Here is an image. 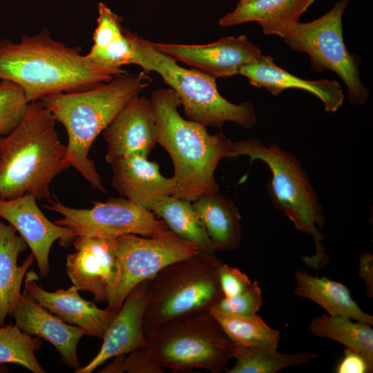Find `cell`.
<instances>
[{
    "label": "cell",
    "mask_w": 373,
    "mask_h": 373,
    "mask_svg": "<svg viewBox=\"0 0 373 373\" xmlns=\"http://www.w3.org/2000/svg\"><path fill=\"white\" fill-rule=\"evenodd\" d=\"M295 280L294 294L316 303L328 315L373 325V316L361 309L344 284L325 276H313L303 271L296 272Z\"/></svg>",
    "instance_id": "obj_24"
},
{
    "label": "cell",
    "mask_w": 373,
    "mask_h": 373,
    "mask_svg": "<svg viewBox=\"0 0 373 373\" xmlns=\"http://www.w3.org/2000/svg\"><path fill=\"white\" fill-rule=\"evenodd\" d=\"M147 281L141 282L129 292L106 331L99 352L76 373H90L108 359L147 346L143 330Z\"/></svg>",
    "instance_id": "obj_17"
},
{
    "label": "cell",
    "mask_w": 373,
    "mask_h": 373,
    "mask_svg": "<svg viewBox=\"0 0 373 373\" xmlns=\"http://www.w3.org/2000/svg\"><path fill=\"white\" fill-rule=\"evenodd\" d=\"M75 251L66 256V273L79 291L92 294L94 300L107 302L118 278L116 238L75 236Z\"/></svg>",
    "instance_id": "obj_12"
},
{
    "label": "cell",
    "mask_w": 373,
    "mask_h": 373,
    "mask_svg": "<svg viewBox=\"0 0 373 373\" xmlns=\"http://www.w3.org/2000/svg\"><path fill=\"white\" fill-rule=\"evenodd\" d=\"M159 51L215 79L239 74L240 69L260 59L264 55L246 35L225 37L203 44L153 42Z\"/></svg>",
    "instance_id": "obj_13"
},
{
    "label": "cell",
    "mask_w": 373,
    "mask_h": 373,
    "mask_svg": "<svg viewBox=\"0 0 373 373\" xmlns=\"http://www.w3.org/2000/svg\"><path fill=\"white\" fill-rule=\"evenodd\" d=\"M337 373H370L365 360L358 354L347 348L343 357L336 368Z\"/></svg>",
    "instance_id": "obj_36"
},
{
    "label": "cell",
    "mask_w": 373,
    "mask_h": 373,
    "mask_svg": "<svg viewBox=\"0 0 373 373\" xmlns=\"http://www.w3.org/2000/svg\"><path fill=\"white\" fill-rule=\"evenodd\" d=\"M12 315L15 325L23 332L50 342L64 363L76 370L81 367L77 348L84 331L64 322L46 308L21 294Z\"/></svg>",
    "instance_id": "obj_19"
},
{
    "label": "cell",
    "mask_w": 373,
    "mask_h": 373,
    "mask_svg": "<svg viewBox=\"0 0 373 373\" xmlns=\"http://www.w3.org/2000/svg\"><path fill=\"white\" fill-rule=\"evenodd\" d=\"M126 356L122 354L114 357L107 365L102 368V373H163L162 367L150 358L147 347H137Z\"/></svg>",
    "instance_id": "obj_32"
},
{
    "label": "cell",
    "mask_w": 373,
    "mask_h": 373,
    "mask_svg": "<svg viewBox=\"0 0 373 373\" xmlns=\"http://www.w3.org/2000/svg\"><path fill=\"white\" fill-rule=\"evenodd\" d=\"M145 338L152 361L173 372L221 373L236 347L210 312L165 322L146 332Z\"/></svg>",
    "instance_id": "obj_8"
},
{
    "label": "cell",
    "mask_w": 373,
    "mask_h": 373,
    "mask_svg": "<svg viewBox=\"0 0 373 373\" xmlns=\"http://www.w3.org/2000/svg\"><path fill=\"white\" fill-rule=\"evenodd\" d=\"M349 3L350 0H339L319 18L296 23L281 38L294 51L309 56L313 70H328L337 74L345 84L350 102L363 105L370 90L360 78L361 59L349 52L343 35V15Z\"/></svg>",
    "instance_id": "obj_9"
},
{
    "label": "cell",
    "mask_w": 373,
    "mask_h": 373,
    "mask_svg": "<svg viewBox=\"0 0 373 373\" xmlns=\"http://www.w3.org/2000/svg\"><path fill=\"white\" fill-rule=\"evenodd\" d=\"M32 194L11 199L0 198V219L6 220L20 233L31 250L41 277L49 271V254L59 240L64 246L75 237L68 228L50 221L40 210Z\"/></svg>",
    "instance_id": "obj_14"
},
{
    "label": "cell",
    "mask_w": 373,
    "mask_h": 373,
    "mask_svg": "<svg viewBox=\"0 0 373 373\" xmlns=\"http://www.w3.org/2000/svg\"><path fill=\"white\" fill-rule=\"evenodd\" d=\"M209 312L235 345L270 344L278 347L280 331L269 327L259 315L235 316L215 308H211Z\"/></svg>",
    "instance_id": "obj_28"
},
{
    "label": "cell",
    "mask_w": 373,
    "mask_h": 373,
    "mask_svg": "<svg viewBox=\"0 0 373 373\" xmlns=\"http://www.w3.org/2000/svg\"><path fill=\"white\" fill-rule=\"evenodd\" d=\"M252 1H254V0H240L238 4L246 3L251 2Z\"/></svg>",
    "instance_id": "obj_38"
},
{
    "label": "cell",
    "mask_w": 373,
    "mask_h": 373,
    "mask_svg": "<svg viewBox=\"0 0 373 373\" xmlns=\"http://www.w3.org/2000/svg\"><path fill=\"white\" fill-rule=\"evenodd\" d=\"M40 346L39 337L26 334L15 324L0 326V365L15 363L34 373H45L35 354Z\"/></svg>",
    "instance_id": "obj_29"
},
{
    "label": "cell",
    "mask_w": 373,
    "mask_h": 373,
    "mask_svg": "<svg viewBox=\"0 0 373 373\" xmlns=\"http://www.w3.org/2000/svg\"><path fill=\"white\" fill-rule=\"evenodd\" d=\"M111 165L113 188L120 195L149 211L160 199L173 195L175 187L173 177H164L159 165L148 160V157L127 155Z\"/></svg>",
    "instance_id": "obj_18"
},
{
    "label": "cell",
    "mask_w": 373,
    "mask_h": 373,
    "mask_svg": "<svg viewBox=\"0 0 373 373\" xmlns=\"http://www.w3.org/2000/svg\"><path fill=\"white\" fill-rule=\"evenodd\" d=\"M134 48L131 64L145 73L155 72L177 94L186 119L206 127L221 129L233 122L249 129L258 121L253 103H231L218 92L216 79L195 69L180 66L173 57L159 51L151 41L128 30Z\"/></svg>",
    "instance_id": "obj_5"
},
{
    "label": "cell",
    "mask_w": 373,
    "mask_h": 373,
    "mask_svg": "<svg viewBox=\"0 0 373 373\" xmlns=\"http://www.w3.org/2000/svg\"><path fill=\"white\" fill-rule=\"evenodd\" d=\"M247 156L251 164L255 160L265 162L271 172L268 191L276 209L282 211L296 229L312 236L316 253L305 261L315 268L327 262L324 236L320 231L325 225L323 207L319 203L309 178L294 155L271 142L262 144L258 139L232 142L229 158Z\"/></svg>",
    "instance_id": "obj_6"
},
{
    "label": "cell",
    "mask_w": 373,
    "mask_h": 373,
    "mask_svg": "<svg viewBox=\"0 0 373 373\" xmlns=\"http://www.w3.org/2000/svg\"><path fill=\"white\" fill-rule=\"evenodd\" d=\"M262 305V290L255 280L242 293L231 298H223L213 308L231 315L253 316L257 314Z\"/></svg>",
    "instance_id": "obj_33"
},
{
    "label": "cell",
    "mask_w": 373,
    "mask_h": 373,
    "mask_svg": "<svg viewBox=\"0 0 373 373\" xmlns=\"http://www.w3.org/2000/svg\"><path fill=\"white\" fill-rule=\"evenodd\" d=\"M149 100L157 143L173 164L172 195L193 202L202 195L219 193L215 171L223 158H229L232 142L222 132L211 135L204 125L181 116V102L172 88L153 91Z\"/></svg>",
    "instance_id": "obj_3"
},
{
    "label": "cell",
    "mask_w": 373,
    "mask_h": 373,
    "mask_svg": "<svg viewBox=\"0 0 373 373\" xmlns=\"http://www.w3.org/2000/svg\"><path fill=\"white\" fill-rule=\"evenodd\" d=\"M118 278L107 309L117 313L129 292L165 267L199 254L198 247L170 229L151 237L125 234L116 238Z\"/></svg>",
    "instance_id": "obj_10"
},
{
    "label": "cell",
    "mask_w": 373,
    "mask_h": 373,
    "mask_svg": "<svg viewBox=\"0 0 373 373\" xmlns=\"http://www.w3.org/2000/svg\"><path fill=\"white\" fill-rule=\"evenodd\" d=\"M270 344L253 346H236L233 357L234 366L226 369L227 373H276L280 370L308 363L321 357L317 354L300 352L293 354L281 353Z\"/></svg>",
    "instance_id": "obj_27"
},
{
    "label": "cell",
    "mask_w": 373,
    "mask_h": 373,
    "mask_svg": "<svg viewBox=\"0 0 373 373\" xmlns=\"http://www.w3.org/2000/svg\"><path fill=\"white\" fill-rule=\"evenodd\" d=\"M134 52L128 29L124 28L123 35L120 39L103 49L91 48L86 56L95 64L113 69H120L122 66L131 64Z\"/></svg>",
    "instance_id": "obj_31"
},
{
    "label": "cell",
    "mask_w": 373,
    "mask_h": 373,
    "mask_svg": "<svg viewBox=\"0 0 373 373\" xmlns=\"http://www.w3.org/2000/svg\"><path fill=\"white\" fill-rule=\"evenodd\" d=\"M316 0H254L237 4L218 21L222 27L256 21L266 35L280 37L300 21L301 15Z\"/></svg>",
    "instance_id": "obj_21"
},
{
    "label": "cell",
    "mask_w": 373,
    "mask_h": 373,
    "mask_svg": "<svg viewBox=\"0 0 373 373\" xmlns=\"http://www.w3.org/2000/svg\"><path fill=\"white\" fill-rule=\"evenodd\" d=\"M192 204L216 251L235 250L240 247L241 216L232 200L214 193L200 197Z\"/></svg>",
    "instance_id": "obj_23"
},
{
    "label": "cell",
    "mask_w": 373,
    "mask_h": 373,
    "mask_svg": "<svg viewBox=\"0 0 373 373\" xmlns=\"http://www.w3.org/2000/svg\"><path fill=\"white\" fill-rule=\"evenodd\" d=\"M358 277L365 283V292L370 298H373V256L368 252L360 255Z\"/></svg>",
    "instance_id": "obj_37"
},
{
    "label": "cell",
    "mask_w": 373,
    "mask_h": 373,
    "mask_svg": "<svg viewBox=\"0 0 373 373\" xmlns=\"http://www.w3.org/2000/svg\"><path fill=\"white\" fill-rule=\"evenodd\" d=\"M27 244L16 229L0 219V326L6 318L12 314L21 294V286L26 274L33 263L30 254L18 266L17 258Z\"/></svg>",
    "instance_id": "obj_22"
},
{
    "label": "cell",
    "mask_w": 373,
    "mask_h": 373,
    "mask_svg": "<svg viewBox=\"0 0 373 373\" xmlns=\"http://www.w3.org/2000/svg\"><path fill=\"white\" fill-rule=\"evenodd\" d=\"M37 275L28 271L25 276L23 296L46 308L64 322L80 327L88 336L103 338L117 313L102 309L82 298L73 285L67 289L48 291L37 283Z\"/></svg>",
    "instance_id": "obj_15"
},
{
    "label": "cell",
    "mask_w": 373,
    "mask_h": 373,
    "mask_svg": "<svg viewBox=\"0 0 373 373\" xmlns=\"http://www.w3.org/2000/svg\"><path fill=\"white\" fill-rule=\"evenodd\" d=\"M126 73L95 64L81 54L53 39L48 30L19 42L0 41V79L18 84L28 102L54 94L82 90Z\"/></svg>",
    "instance_id": "obj_1"
},
{
    "label": "cell",
    "mask_w": 373,
    "mask_h": 373,
    "mask_svg": "<svg viewBox=\"0 0 373 373\" xmlns=\"http://www.w3.org/2000/svg\"><path fill=\"white\" fill-rule=\"evenodd\" d=\"M256 88H264L274 95L286 89L298 88L318 97L327 112L334 113L343 105L345 95L338 82L322 79L308 80L296 77L277 66L274 58L263 55L258 61L242 66L239 74Z\"/></svg>",
    "instance_id": "obj_20"
},
{
    "label": "cell",
    "mask_w": 373,
    "mask_h": 373,
    "mask_svg": "<svg viewBox=\"0 0 373 373\" xmlns=\"http://www.w3.org/2000/svg\"><path fill=\"white\" fill-rule=\"evenodd\" d=\"M372 325L350 318L321 315L313 318L309 329L315 336L337 341L359 354L373 371V329Z\"/></svg>",
    "instance_id": "obj_25"
},
{
    "label": "cell",
    "mask_w": 373,
    "mask_h": 373,
    "mask_svg": "<svg viewBox=\"0 0 373 373\" xmlns=\"http://www.w3.org/2000/svg\"><path fill=\"white\" fill-rule=\"evenodd\" d=\"M29 102L23 89L9 80L0 82V133L7 135L24 117Z\"/></svg>",
    "instance_id": "obj_30"
},
{
    "label": "cell",
    "mask_w": 373,
    "mask_h": 373,
    "mask_svg": "<svg viewBox=\"0 0 373 373\" xmlns=\"http://www.w3.org/2000/svg\"><path fill=\"white\" fill-rule=\"evenodd\" d=\"M151 211L177 236L196 245L201 252L216 254V250L198 219L192 202L168 195L157 201Z\"/></svg>",
    "instance_id": "obj_26"
},
{
    "label": "cell",
    "mask_w": 373,
    "mask_h": 373,
    "mask_svg": "<svg viewBox=\"0 0 373 373\" xmlns=\"http://www.w3.org/2000/svg\"><path fill=\"white\" fill-rule=\"evenodd\" d=\"M97 8V25L93 34L91 48L103 49L121 38L124 27L122 26V18L104 3L99 2Z\"/></svg>",
    "instance_id": "obj_34"
},
{
    "label": "cell",
    "mask_w": 373,
    "mask_h": 373,
    "mask_svg": "<svg viewBox=\"0 0 373 373\" xmlns=\"http://www.w3.org/2000/svg\"><path fill=\"white\" fill-rule=\"evenodd\" d=\"M218 278L224 298H231L242 293L252 283L240 269L223 262L219 267Z\"/></svg>",
    "instance_id": "obj_35"
},
{
    "label": "cell",
    "mask_w": 373,
    "mask_h": 373,
    "mask_svg": "<svg viewBox=\"0 0 373 373\" xmlns=\"http://www.w3.org/2000/svg\"><path fill=\"white\" fill-rule=\"evenodd\" d=\"M2 137H3V136H2V135H1V133H0V142H1V140Z\"/></svg>",
    "instance_id": "obj_39"
},
{
    "label": "cell",
    "mask_w": 373,
    "mask_h": 373,
    "mask_svg": "<svg viewBox=\"0 0 373 373\" xmlns=\"http://www.w3.org/2000/svg\"><path fill=\"white\" fill-rule=\"evenodd\" d=\"M44 207L60 214L61 218L54 222L68 228L75 236L116 238L125 234H135L151 237L169 229L151 211L125 198L94 202L89 209L70 207L52 198Z\"/></svg>",
    "instance_id": "obj_11"
},
{
    "label": "cell",
    "mask_w": 373,
    "mask_h": 373,
    "mask_svg": "<svg viewBox=\"0 0 373 373\" xmlns=\"http://www.w3.org/2000/svg\"><path fill=\"white\" fill-rule=\"evenodd\" d=\"M151 82L143 71L124 73L87 89L50 95L39 100L66 128L68 164L104 193L106 190L102 178L88 157L90 149L120 111Z\"/></svg>",
    "instance_id": "obj_2"
},
{
    "label": "cell",
    "mask_w": 373,
    "mask_h": 373,
    "mask_svg": "<svg viewBox=\"0 0 373 373\" xmlns=\"http://www.w3.org/2000/svg\"><path fill=\"white\" fill-rule=\"evenodd\" d=\"M107 143L106 161L131 155L148 157L157 143V127L150 100L134 97L103 131Z\"/></svg>",
    "instance_id": "obj_16"
},
{
    "label": "cell",
    "mask_w": 373,
    "mask_h": 373,
    "mask_svg": "<svg viewBox=\"0 0 373 373\" xmlns=\"http://www.w3.org/2000/svg\"><path fill=\"white\" fill-rule=\"evenodd\" d=\"M56 120L39 101L30 102L18 126L0 142V198L32 194L52 199L53 179L70 166L67 147L55 129Z\"/></svg>",
    "instance_id": "obj_4"
},
{
    "label": "cell",
    "mask_w": 373,
    "mask_h": 373,
    "mask_svg": "<svg viewBox=\"0 0 373 373\" xmlns=\"http://www.w3.org/2000/svg\"><path fill=\"white\" fill-rule=\"evenodd\" d=\"M216 254L200 252L165 267L148 279L144 334L171 320L209 312L223 298Z\"/></svg>",
    "instance_id": "obj_7"
}]
</instances>
